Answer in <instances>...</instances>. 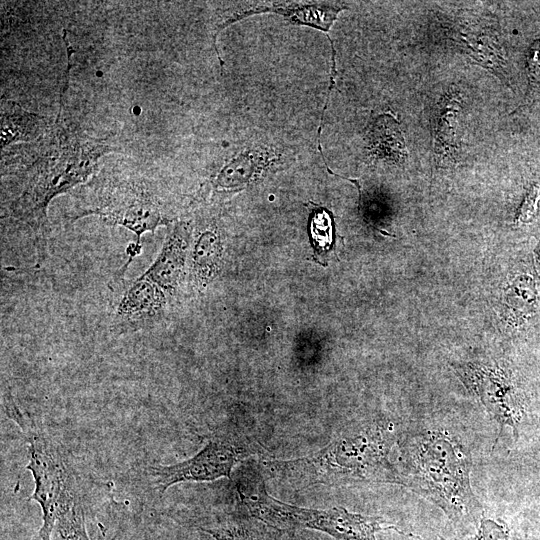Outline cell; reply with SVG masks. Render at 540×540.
I'll return each instance as SVG.
<instances>
[{
  "label": "cell",
  "instance_id": "23",
  "mask_svg": "<svg viewBox=\"0 0 540 540\" xmlns=\"http://www.w3.org/2000/svg\"><path fill=\"white\" fill-rule=\"evenodd\" d=\"M538 260H539V264H540V244H539V248H538Z\"/></svg>",
  "mask_w": 540,
  "mask_h": 540
},
{
  "label": "cell",
  "instance_id": "17",
  "mask_svg": "<svg viewBox=\"0 0 540 540\" xmlns=\"http://www.w3.org/2000/svg\"><path fill=\"white\" fill-rule=\"evenodd\" d=\"M51 540H90L80 499L56 522Z\"/></svg>",
  "mask_w": 540,
  "mask_h": 540
},
{
  "label": "cell",
  "instance_id": "13",
  "mask_svg": "<svg viewBox=\"0 0 540 540\" xmlns=\"http://www.w3.org/2000/svg\"><path fill=\"white\" fill-rule=\"evenodd\" d=\"M461 106L459 91L451 88L442 99L434 125L433 146L438 161H451L456 155V128Z\"/></svg>",
  "mask_w": 540,
  "mask_h": 540
},
{
  "label": "cell",
  "instance_id": "16",
  "mask_svg": "<svg viewBox=\"0 0 540 540\" xmlns=\"http://www.w3.org/2000/svg\"><path fill=\"white\" fill-rule=\"evenodd\" d=\"M255 167L252 157L246 155L235 157L211 179V185L218 192L242 187L252 178Z\"/></svg>",
  "mask_w": 540,
  "mask_h": 540
},
{
  "label": "cell",
  "instance_id": "18",
  "mask_svg": "<svg viewBox=\"0 0 540 540\" xmlns=\"http://www.w3.org/2000/svg\"><path fill=\"white\" fill-rule=\"evenodd\" d=\"M215 540H261L242 525L224 523L210 527H200Z\"/></svg>",
  "mask_w": 540,
  "mask_h": 540
},
{
  "label": "cell",
  "instance_id": "11",
  "mask_svg": "<svg viewBox=\"0 0 540 540\" xmlns=\"http://www.w3.org/2000/svg\"><path fill=\"white\" fill-rule=\"evenodd\" d=\"M223 244L221 233L214 224L201 226L191 250L192 278L197 288H205L220 272Z\"/></svg>",
  "mask_w": 540,
  "mask_h": 540
},
{
  "label": "cell",
  "instance_id": "14",
  "mask_svg": "<svg viewBox=\"0 0 540 540\" xmlns=\"http://www.w3.org/2000/svg\"><path fill=\"white\" fill-rule=\"evenodd\" d=\"M368 138L370 152L376 158L404 162L408 156L398 121L389 113L374 120Z\"/></svg>",
  "mask_w": 540,
  "mask_h": 540
},
{
  "label": "cell",
  "instance_id": "15",
  "mask_svg": "<svg viewBox=\"0 0 540 540\" xmlns=\"http://www.w3.org/2000/svg\"><path fill=\"white\" fill-rule=\"evenodd\" d=\"M345 8L346 6L340 4L289 6H277L274 4L271 8H258L254 11H248L247 13L242 14L239 18L253 13L273 11L283 15L288 20H291L294 23L306 24L324 31H328L330 26L333 24V21L335 20L338 12Z\"/></svg>",
  "mask_w": 540,
  "mask_h": 540
},
{
  "label": "cell",
  "instance_id": "12",
  "mask_svg": "<svg viewBox=\"0 0 540 540\" xmlns=\"http://www.w3.org/2000/svg\"><path fill=\"white\" fill-rule=\"evenodd\" d=\"M385 529L379 517L352 513L343 507L323 509L318 531L336 540H376V534Z\"/></svg>",
  "mask_w": 540,
  "mask_h": 540
},
{
  "label": "cell",
  "instance_id": "6",
  "mask_svg": "<svg viewBox=\"0 0 540 540\" xmlns=\"http://www.w3.org/2000/svg\"><path fill=\"white\" fill-rule=\"evenodd\" d=\"M248 454L247 449L230 439L215 438L193 457L173 465L151 468L156 488L164 493L183 482L213 481L231 478L234 466Z\"/></svg>",
  "mask_w": 540,
  "mask_h": 540
},
{
  "label": "cell",
  "instance_id": "2",
  "mask_svg": "<svg viewBox=\"0 0 540 540\" xmlns=\"http://www.w3.org/2000/svg\"><path fill=\"white\" fill-rule=\"evenodd\" d=\"M393 443L390 426L382 422L357 425L313 455L292 460H268L271 478L293 487L396 483L397 468L389 461Z\"/></svg>",
  "mask_w": 540,
  "mask_h": 540
},
{
  "label": "cell",
  "instance_id": "19",
  "mask_svg": "<svg viewBox=\"0 0 540 540\" xmlns=\"http://www.w3.org/2000/svg\"><path fill=\"white\" fill-rule=\"evenodd\" d=\"M540 211V184H533L520 207L516 216L518 224H528L533 221Z\"/></svg>",
  "mask_w": 540,
  "mask_h": 540
},
{
  "label": "cell",
  "instance_id": "9",
  "mask_svg": "<svg viewBox=\"0 0 540 540\" xmlns=\"http://www.w3.org/2000/svg\"><path fill=\"white\" fill-rule=\"evenodd\" d=\"M167 295L143 275L124 288L114 312L120 324L144 323L161 316L169 302Z\"/></svg>",
  "mask_w": 540,
  "mask_h": 540
},
{
  "label": "cell",
  "instance_id": "20",
  "mask_svg": "<svg viewBox=\"0 0 540 540\" xmlns=\"http://www.w3.org/2000/svg\"><path fill=\"white\" fill-rule=\"evenodd\" d=\"M440 540H445L440 537ZM469 540H509V529L503 522L482 518L477 532Z\"/></svg>",
  "mask_w": 540,
  "mask_h": 540
},
{
  "label": "cell",
  "instance_id": "10",
  "mask_svg": "<svg viewBox=\"0 0 540 540\" xmlns=\"http://www.w3.org/2000/svg\"><path fill=\"white\" fill-rule=\"evenodd\" d=\"M51 123L42 115L24 110L15 101L1 99L0 142L4 150L18 142H36Z\"/></svg>",
  "mask_w": 540,
  "mask_h": 540
},
{
  "label": "cell",
  "instance_id": "3",
  "mask_svg": "<svg viewBox=\"0 0 540 540\" xmlns=\"http://www.w3.org/2000/svg\"><path fill=\"white\" fill-rule=\"evenodd\" d=\"M471 455L455 436L432 429L400 445L402 485L437 505L453 521L476 522L481 506L470 484Z\"/></svg>",
  "mask_w": 540,
  "mask_h": 540
},
{
  "label": "cell",
  "instance_id": "22",
  "mask_svg": "<svg viewBox=\"0 0 540 540\" xmlns=\"http://www.w3.org/2000/svg\"><path fill=\"white\" fill-rule=\"evenodd\" d=\"M529 56V92L530 96H534L540 91V39H538L532 49Z\"/></svg>",
  "mask_w": 540,
  "mask_h": 540
},
{
  "label": "cell",
  "instance_id": "5",
  "mask_svg": "<svg viewBox=\"0 0 540 540\" xmlns=\"http://www.w3.org/2000/svg\"><path fill=\"white\" fill-rule=\"evenodd\" d=\"M22 431L28 443L26 468L35 483L29 500L38 503L42 511L38 537L39 540H51L56 522L80 499L74 471L60 444L33 421Z\"/></svg>",
  "mask_w": 540,
  "mask_h": 540
},
{
  "label": "cell",
  "instance_id": "21",
  "mask_svg": "<svg viewBox=\"0 0 540 540\" xmlns=\"http://www.w3.org/2000/svg\"><path fill=\"white\" fill-rule=\"evenodd\" d=\"M311 234L315 238V243L327 244L329 246L332 241V221L329 214L324 211H316L311 220Z\"/></svg>",
  "mask_w": 540,
  "mask_h": 540
},
{
  "label": "cell",
  "instance_id": "7",
  "mask_svg": "<svg viewBox=\"0 0 540 540\" xmlns=\"http://www.w3.org/2000/svg\"><path fill=\"white\" fill-rule=\"evenodd\" d=\"M462 379L479 397L488 413L499 424L518 434V425L526 411V399L519 386L504 371L480 364H469L460 369Z\"/></svg>",
  "mask_w": 540,
  "mask_h": 540
},
{
  "label": "cell",
  "instance_id": "4",
  "mask_svg": "<svg viewBox=\"0 0 540 540\" xmlns=\"http://www.w3.org/2000/svg\"><path fill=\"white\" fill-rule=\"evenodd\" d=\"M72 196L70 221L92 215L108 224L122 226L135 234L137 254L144 233L154 232L174 220L157 183L137 172L103 169L72 192Z\"/></svg>",
  "mask_w": 540,
  "mask_h": 540
},
{
  "label": "cell",
  "instance_id": "1",
  "mask_svg": "<svg viewBox=\"0 0 540 540\" xmlns=\"http://www.w3.org/2000/svg\"><path fill=\"white\" fill-rule=\"evenodd\" d=\"M33 147L35 157L20 172V189L6 206L5 217L28 227L40 252L46 245L51 201L87 183L99 172L100 158L117 151V147L108 137L90 136L62 119L60 109Z\"/></svg>",
  "mask_w": 540,
  "mask_h": 540
},
{
  "label": "cell",
  "instance_id": "8",
  "mask_svg": "<svg viewBox=\"0 0 540 540\" xmlns=\"http://www.w3.org/2000/svg\"><path fill=\"white\" fill-rule=\"evenodd\" d=\"M191 229L179 222L168 233L153 263L142 274L171 299L182 280L188 256Z\"/></svg>",
  "mask_w": 540,
  "mask_h": 540
},
{
  "label": "cell",
  "instance_id": "24",
  "mask_svg": "<svg viewBox=\"0 0 540 540\" xmlns=\"http://www.w3.org/2000/svg\"><path fill=\"white\" fill-rule=\"evenodd\" d=\"M536 540H540V538L536 539Z\"/></svg>",
  "mask_w": 540,
  "mask_h": 540
}]
</instances>
